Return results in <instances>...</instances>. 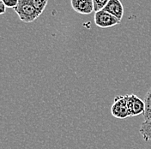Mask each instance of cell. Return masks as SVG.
Masks as SVG:
<instances>
[{
  "instance_id": "obj_1",
  "label": "cell",
  "mask_w": 151,
  "mask_h": 149,
  "mask_svg": "<svg viewBox=\"0 0 151 149\" xmlns=\"http://www.w3.org/2000/svg\"><path fill=\"white\" fill-rule=\"evenodd\" d=\"M14 10L17 14L19 19L25 23H31L40 16V14L31 4L26 3L18 2L17 6L14 8Z\"/></svg>"
},
{
  "instance_id": "obj_2",
  "label": "cell",
  "mask_w": 151,
  "mask_h": 149,
  "mask_svg": "<svg viewBox=\"0 0 151 149\" xmlns=\"http://www.w3.org/2000/svg\"><path fill=\"white\" fill-rule=\"evenodd\" d=\"M111 113L114 117L118 119H125L131 117L127 103V95L118 96L115 98L111 107Z\"/></svg>"
},
{
  "instance_id": "obj_3",
  "label": "cell",
  "mask_w": 151,
  "mask_h": 149,
  "mask_svg": "<svg viewBox=\"0 0 151 149\" xmlns=\"http://www.w3.org/2000/svg\"><path fill=\"white\" fill-rule=\"evenodd\" d=\"M94 21L95 25L101 28H112L120 23V21L119 19L113 16L110 13L105 11L104 9L94 13Z\"/></svg>"
},
{
  "instance_id": "obj_4",
  "label": "cell",
  "mask_w": 151,
  "mask_h": 149,
  "mask_svg": "<svg viewBox=\"0 0 151 149\" xmlns=\"http://www.w3.org/2000/svg\"><path fill=\"white\" fill-rule=\"evenodd\" d=\"M127 103L131 117H136L143 114L145 111L144 101L135 94L127 95Z\"/></svg>"
},
{
  "instance_id": "obj_5",
  "label": "cell",
  "mask_w": 151,
  "mask_h": 149,
  "mask_svg": "<svg viewBox=\"0 0 151 149\" xmlns=\"http://www.w3.org/2000/svg\"><path fill=\"white\" fill-rule=\"evenodd\" d=\"M70 4L76 12L82 15H89L94 11L93 0H70Z\"/></svg>"
},
{
  "instance_id": "obj_6",
  "label": "cell",
  "mask_w": 151,
  "mask_h": 149,
  "mask_svg": "<svg viewBox=\"0 0 151 149\" xmlns=\"http://www.w3.org/2000/svg\"><path fill=\"white\" fill-rule=\"evenodd\" d=\"M103 9L121 21L124 16V6L120 0H110Z\"/></svg>"
},
{
  "instance_id": "obj_7",
  "label": "cell",
  "mask_w": 151,
  "mask_h": 149,
  "mask_svg": "<svg viewBox=\"0 0 151 149\" xmlns=\"http://www.w3.org/2000/svg\"><path fill=\"white\" fill-rule=\"evenodd\" d=\"M18 2L31 4L41 15L47 7L48 0H18Z\"/></svg>"
},
{
  "instance_id": "obj_8",
  "label": "cell",
  "mask_w": 151,
  "mask_h": 149,
  "mask_svg": "<svg viewBox=\"0 0 151 149\" xmlns=\"http://www.w3.org/2000/svg\"><path fill=\"white\" fill-rule=\"evenodd\" d=\"M139 133L141 134L143 140L145 141L151 140V120L143 121L142 122L139 129Z\"/></svg>"
},
{
  "instance_id": "obj_9",
  "label": "cell",
  "mask_w": 151,
  "mask_h": 149,
  "mask_svg": "<svg viewBox=\"0 0 151 149\" xmlns=\"http://www.w3.org/2000/svg\"><path fill=\"white\" fill-rule=\"evenodd\" d=\"M144 104H145V111L143 113L144 121L151 120V88L146 93Z\"/></svg>"
},
{
  "instance_id": "obj_10",
  "label": "cell",
  "mask_w": 151,
  "mask_h": 149,
  "mask_svg": "<svg viewBox=\"0 0 151 149\" xmlns=\"http://www.w3.org/2000/svg\"><path fill=\"white\" fill-rule=\"evenodd\" d=\"M110 0H93L94 3V11L98 12L103 9Z\"/></svg>"
},
{
  "instance_id": "obj_11",
  "label": "cell",
  "mask_w": 151,
  "mask_h": 149,
  "mask_svg": "<svg viewBox=\"0 0 151 149\" xmlns=\"http://www.w3.org/2000/svg\"><path fill=\"white\" fill-rule=\"evenodd\" d=\"M7 8H16L18 4V0H1Z\"/></svg>"
},
{
  "instance_id": "obj_12",
  "label": "cell",
  "mask_w": 151,
  "mask_h": 149,
  "mask_svg": "<svg viewBox=\"0 0 151 149\" xmlns=\"http://www.w3.org/2000/svg\"><path fill=\"white\" fill-rule=\"evenodd\" d=\"M0 7H1V9H0V14H4L7 7H6V5L1 0H0Z\"/></svg>"
}]
</instances>
